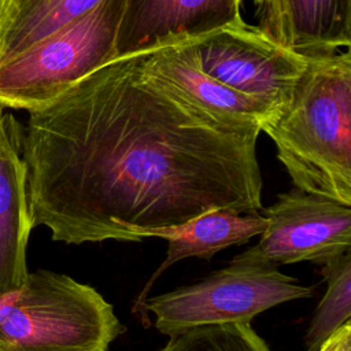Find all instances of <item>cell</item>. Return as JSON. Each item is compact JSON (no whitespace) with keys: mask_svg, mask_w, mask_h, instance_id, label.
Wrapping results in <instances>:
<instances>
[{"mask_svg":"<svg viewBox=\"0 0 351 351\" xmlns=\"http://www.w3.org/2000/svg\"><path fill=\"white\" fill-rule=\"evenodd\" d=\"M261 132L210 121L114 59L29 112L22 158L32 226L53 241H141L213 210L258 213Z\"/></svg>","mask_w":351,"mask_h":351,"instance_id":"1","label":"cell"},{"mask_svg":"<svg viewBox=\"0 0 351 351\" xmlns=\"http://www.w3.org/2000/svg\"><path fill=\"white\" fill-rule=\"evenodd\" d=\"M295 188L351 206V52L308 58L280 115L265 125Z\"/></svg>","mask_w":351,"mask_h":351,"instance_id":"2","label":"cell"},{"mask_svg":"<svg viewBox=\"0 0 351 351\" xmlns=\"http://www.w3.org/2000/svg\"><path fill=\"white\" fill-rule=\"evenodd\" d=\"M125 330L93 287L45 269L0 298V351H108Z\"/></svg>","mask_w":351,"mask_h":351,"instance_id":"3","label":"cell"},{"mask_svg":"<svg viewBox=\"0 0 351 351\" xmlns=\"http://www.w3.org/2000/svg\"><path fill=\"white\" fill-rule=\"evenodd\" d=\"M314 288L278 267L234 255L229 265L207 277L166 293L148 296L137 308L147 324L167 337L218 324H251L261 313L291 300L311 298Z\"/></svg>","mask_w":351,"mask_h":351,"instance_id":"4","label":"cell"},{"mask_svg":"<svg viewBox=\"0 0 351 351\" xmlns=\"http://www.w3.org/2000/svg\"><path fill=\"white\" fill-rule=\"evenodd\" d=\"M125 1L101 0L78 21L0 63V106L40 110L114 60Z\"/></svg>","mask_w":351,"mask_h":351,"instance_id":"5","label":"cell"},{"mask_svg":"<svg viewBox=\"0 0 351 351\" xmlns=\"http://www.w3.org/2000/svg\"><path fill=\"white\" fill-rule=\"evenodd\" d=\"M199 69L213 80L280 112L308 66V58L269 38L244 21L191 40Z\"/></svg>","mask_w":351,"mask_h":351,"instance_id":"6","label":"cell"},{"mask_svg":"<svg viewBox=\"0 0 351 351\" xmlns=\"http://www.w3.org/2000/svg\"><path fill=\"white\" fill-rule=\"evenodd\" d=\"M266 228L239 255L274 267L299 262L325 265L350 252L351 206L298 188L262 208Z\"/></svg>","mask_w":351,"mask_h":351,"instance_id":"7","label":"cell"},{"mask_svg":"<svg viewBox=\"0 0 351 351\" xmlns=\"http://www.w3.org/2000/svg\"><path fill=\"white\" fill-rule=\"evenodd\" d=\"M143 73L219 126L262 132L280 111L271 104L239 93L204 74L191 40L141 53Z\"/></svg>","mask_w":351,"mask_h":351,"instance_id":"8","label":"cell"},{"mask_svg":"<svg viewBox=\"0 0 351 351\" xmlns=\"http://www.w3.org/2000/svg\"><path fill=\"white\" fill-rule=\"evenodd\" d=\"M243 0H126L115 59L196 40L241 21Z\"/></svg>","mask_w":351,"mask_h":351,"instance_id":"9","label":"cell"},{"mask_svg":"<svg viewBox=\"0 0 351 351\" xmlns=\"http://www.w3.org/2000/svg\"><path fill=\"white\" fill-rule=\"evenodd\" d=\"M258 27L307 58L350 49L351 0H254Z\"/></svg>","mask_w":351,"mask_h":351,"instance_id":"10","label":"cell"},{"mask_svg":"<svg viewBox=\"0 0 351 351\" xmlns=\"http://www.w3.org/2000/svg\"><path fill=\"white\" fill-rule=\"evenodd\" d=\"M32 229L22 133L0 106V298L18 289L29 273L26 248Z\"/></svg>","mask_w":351,"mask_h":351,"instance_id":"11","label":"cell"},{"mask_svg":"<svg viewBox=\"0 0 351 351\" xmlns=\"http://www.w3.org/2000/svg\"><path fill=\"white\" fill-rule=\"evenodd\" d=\"M266 228V218L258 213H236L230 210H213L197 215L184 223L151 229L141 233V239L159 237L167 241L166 258L151 274L149 280L138 293L133 311L148 298L154 282L170 266L186 258L210 261L217 252L241 245Z\"/></svg>","mask_w":351,"mask_h":351,"instance_id":"12","label":"cell"},{"mask_svg":"<svg viewBox=\"0 0 351 351\" xmlns=\"http://www.w3.org/2000/svg\"><path fill=\"white\" fill-rule=\"evenodd\" d=\"M100 1L4 0L0 11V63L78 21Z\"/></svg>","mask_w":351,"mask_h":351,"instance_id":"13","label":"cell"},{"mask_svg":"<svg viewBox=\"0 0 351 351\" xmlns=\"http://www.w3.org/2000/svg\"><path fill=\"white\" fill-rule=\"evenodd\" d=\"M319 273L326 284L304 336L306 351L319 347L346 322L351 319V254L346 252L325 265Z\"/></svg>","mask_w":351,"mask_h":351,"instance_id":"14","label":"cell"},{"mask_svg":"<svg viewBox=\"0 0 351 351\" xmlns=\"http://www.w3.org/2000/svg\"><path fill=\"white\" fill-rule=\"evenodd\" d=\"M159 351H271L251 324H218L169 337Z\"/></svg>","mask_w":351,"mask_h":351,"instance_id":"15","label":"cell"},{"mask_svg":"<svg viewBox=\"0 0 351 351\" xmlns=\"http://www.w3.org/2000/svg\"><path fill=\"white\" fill-rule=\"evenodd\" d=\"M351 348V321L339 328L318 351H347Z\"/></svg>","mask_w":351,"mask_h":351,"instance_id":"16","label":"cell"},{"mask_svg":"<svg viewBox=\"0 0 351 351\" xmlns=\"http://www.w3.org/2000/svg\"><path fill=\"white\" fill-rule=\"evenodd\" d=\"M3 3H4V0H0V11H1V7H3Z\"/></svg>","mask_w":351,"mask_h":351,"instance_id":"17","label":"cell"},{"mask_svg":"<svg viewBox=\"0 0 351 351\" xmlns=\"http://www.w3.org/2000/svg\"><path fill=\"white\" fill-rule=\"evenodd\" d=\"M347 351H351V348H350V350H347Z\"/></svg>","mask_w":351,"mask_h":351,"instance_id":"18","label":"cell"}]
</instances>
